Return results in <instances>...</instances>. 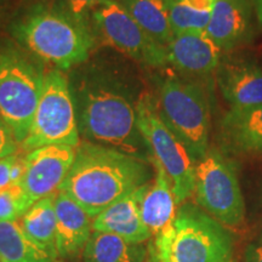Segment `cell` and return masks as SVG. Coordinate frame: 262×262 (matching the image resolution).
Masks as SVG:
<instances>
[{
	"mask_svg": "<svg viewBox=\"0 0 262 262\" xmlns=\"http://www.w3.org/2000/svg\"><path fill=\"white\" fill-rule=\"evenodd\" d=\"M68 79L80 137L152 162L137 126L136 106L141 96L136 97L133 81L112 66L97 62L78 66Z\"/></svg>",
	"mask_w": 262,
	"mask_h": 262,
	"instance_id": "obj_1",
	"label": "cell"
},
{
	"mask_svg": "<svg viewBox=\"0 0 262 262\" xmlns=\"http://www.w3.org/2000/svg\"><path fill=\"white\" fill-rule=\"evenodd\" d=\"M155 178L149 160L81 141L73 165L58 191L64 192L95 219L118 199Z\"/></svg>",
	"mask_w": 262,
	"mask_h": 262,
	"instance_id": "obj_2",
	"label": "cell"
},
{
	"mask_svg": "<svg viewBox=\"0 0 262 262\" xmlns=\"http://www.w3.org/2000/svg\"><path fill=\"white\" fill-rule=\"evenodd\" d=\"M14 40L38 60L66 71L89 60L95 45L88 21L75 17L62 4H34L9 26Z\"/></svg>",
	"mask_w": 262,
	"mask_h": 262,
	"instance_id": "obj_3",
	"label": "cell"
},
{
	"mask_svg": "<svg viewBox=\"0 0 262 262\" xmlns=\"http://www.w3.org/2000/svg\"><path fill=\"white\" fill-rule=\"evenodd\" d=\"M38 58L10 39L0 40V116L21 145L31 129L44 85Z\"/></svg>",
	"mask_w": 262,
	"mask_h": 262,
	"instance_id": "obj_4",
	"label": "cell"
},
{
	"mask_svg": "<svg viewBox=\"0 0 262 262\" xmlns=\"http://www.w3.org/2000/svg\"><path fill=\"white\" fill-rule=\"evenodd\" d=\"M233 238L228 228L201 206L185 202L179 206L169 243L148 251L147 262H231Z\"/></svg>",
	"mask_w": 262,
	"mask_h": 262,
	"instance_id": "obj_5",
	"label": "cell"
},
{
	"mask_svg": "<svg viewBox=\"0 0 262 262\" xmlns=\"http://www.w3.org/2000/svg\"><path fill=\"white\" fill-rule=\"evenodd\" d=\"M158 111L164 123L185 145L196 164L209 150L210 110L199 84L176 77L159 85Z\"/></svg>",
	"mask_w": 262,
	"mask_h": 262,
	"instance_id": "obj_6",
	"label": "cell"
},
{
	"mask_svg": "<svg viewBox=\"0 0 262 262\" xmlns=\"http://www.w3.org/2000/svg\"><path fill=\"white\" fill-rule=\"evenodd\" d=\"M77 112L68 75L55 70L45 73L40 98L27 137L21 143L25 150L50 145H80Z\"/></svg>",
	"mask_w": 262,
	"mask_h": 262,
	"instance_id": "obj_7",
	"label": "cell"
},
{
	"mask_svg": "<svg viewBox=\"0 0 262 262\" xmlns=\"http://www.w3.org/2000/svg\"><path fill=\"white\" fill-rule=\"evenodd\" d=\"M136 117L137 126L148 146L152 159L159 163L168 173L176 203L180 206L194 194V160L179 137L164 123L152 97H140Z\"/></svg>",
	"mask_w": 262,
	"mask_h": 262,
	"instance_id": "obj_8",
	"label": "cell"
},
{
	"mask_svg": "<svg viewBox=\"0 0 262 262\" xmlns=\"http://www.w3.org/2000/svg\"><path fill=\"white\" fill-rule=\"evenodd\" d=\"M194 195L196 205L226 227H237L245 219V203L237 171L217 149L195 164Z\"/></svg>",
	"mask_w": 262,
	"mask_h": 262,
	"instance_id": "obj_9",
	"label": "cell"
},
{
	"mask_svg": "<svg viewBox=\"0 0 262 262\" xmlns=\"http://www.w3.org/2000/svg\"><path fill=\"white\" fill-rule=\"evenodd\" d=\"M91 14L98 34L111 47L134 61L150 67H162L168 63L166 48L149 37L120 2L106 0Z\"/></svg>",
	"mask_w": 262,
	"mask_h": 262,
	"instance_id": "obj_10",
	"label": "cell"
},
{
	"mask_svg": "<svg viewBox=\"0 0 262 262\" xmlns=\"http://www.w3.org/2000/svg\"><path fill=\"white\" fill-rule=\"evenodd\" d=\"M75 152L77 148L68 145L29 150L25 157L26 172L21 186L32 205L60 189L73 165Z\"/></svg>",
	"mask_w": 262,
	"mask_h": 262,
	"instance_id": "obj_11",
	"label": "cell"
},
{
	"mask_svg": "<svg viewBox=\"0 0 262 262\" xmlns=\"http://www.w3.org/2000/svg\"><path fill=\"white\" fill-rule=\"evenodd\" d=\"M56 212V247L62 261L81 256L93 234L94 219L64 192L55 194Z\"/></svg>",
	"mask_w": 262,
	"mask_h": 262,
	"instance_id": "obj_12",
	"label": "cell"
},
{
	"mask_svg": "<svg viewBox=\"0 0 262 262\" xmlns=\"http://www.w3.org/2000/svg\"><path fill=\"white\" fill-rule=\"evenodd\" d=\"M168 63L183 73L210 74L220 66L221 50L205 32L173 34L166 45Z\"/></svg>",
	"mask_w": 262,
	"mask_h": 262,
	"instance_id": "obj_13",
	"label": "cell"
},
{
	"mask_svg": "<svg viewBox=\"0 0 262 262\" xmlns=\"http://www.w3.org/2000/svg\"><path fill=\"white\" fill-rule=\"evenodd\" d=\"M148 183L118 199L100 212L93 221L94 231L116 234L133 243L145 244L148 242L150 232L142 220L140 209L141 198Z\"/></svg>",
	"mask_w": 262,
	"mask_h": 262,
	"instance_id": "obj_14",
	"label": "cell"
},
{
	"mask_svg": "<svg viewBox=\"0 0 262 262\" xmlns=\"http://www.w3.org/2000/svg\"><path fill=\"white\" fill-rule=\"evenodd\" d=\"M155 178L146 186L140 209L142 220L150 232V239L172 228L178 212V203L172 183L159 163L152 159Z\"/></svg>",
	"mask_w": 262,
	"mask_h": 262,
	"instance_id": "obj_15",
	"label": "cell"
},
{
	"mask_svg": "<svg viewBox=\"0 0 262 262\" xmlns=\"http://www.w3.org/2000/svg\"><path fill=\"white\" fill-rule=\"evenodd\" d=\"M251 0H215L206 35L221 51L238 47L249 35Z\"/></svg>",
	"mask_w": 262,
	"mask_h": 262,
	"instance_id": "obj_16",
	"label": "cell"
},
{
	"mask_svg": "<svg viewBox=\"0 0 262 262\" xmlns=\"http://www.w3.org/2000/svg\"><path fill=\"white\" fill-rule=\"evenodd\" d=\"M219 86L232 107L262 104V68L250 62L219 66Z\"/></svg>",
	"mask_w": 262,
	"mask_h": 262,
	"instance_id": "obj_17",
	"label": "cell"
},
{
	"mask_svg": "<svg viewBox=\"0 0 262 262\" xmlns=\"http://www.w3.org/2000/svg\"><path fill=\"white\" fill-rule=\"evenodd\" d=\"M220 135L227 148L262 155V104L232 107L222 118Z\"/></svg>",
	"mask_w": 262,
	"mask_h": 262,
	"instance_id": "obj_18",
	"label": "cell"
},
{
	"mask_svg": "<svg viewBox=\"0 0 262 262\" xmlns=\"http://www.w3.org/2000/svg\"><path fill=\"white\" fill-rule=\"evenodd\" d=\"M148 249L116 234L94 231L85 245L81 262H147Z\"/></svg>",
	"mask_w": 262,
	"mask_h": 262,
	"instance_id": "obj_19",
	"label": "cell"
},
{
	"mask_svg": "<svg viewBox=\"0 0 262 262\" xmlns=\"http://www.w3.org/2000/svg\"><path fill=\"white\" fill-rule=\"evenodd\" d=\"M26 234L50 256L61 260L56 247L55 194L35 202L19 220ZM62 261V260H61Z\"/></svg>",
	"mask_w": 262,
	"mask_h": 262,
	"instance_id": "obj_20",
	"label": "cell"
},
{
	"mask_svg": "<svg viewBox=\"0 0 262 262\" xmlns=\"http://www.w3.org/2000/svg\"><path fill=\"white\" fill-rule=\"evenodd\" d=\"M120 4L149 37L166 48L173 37L169 0H122Z\"/></svg>",
	"mask_w": 262,
	"mask_h": 262,
	"instance_id": "obj_21",
	"label": "cell"
},
{
	"mask_svg": "<svg viewBox=\"0 0 262 262\" xmlns=\"http://www.w3.org/2000/svg\"><path fill=\"white\" fill-rule=\"evenodd\" d=\"M0 262H63L52 257L26 234L18 221L0 222Z\"/></svg>",
	"mask_w": 262,
	"mask_h": 262,
	"instance_id": "obj_22",
	"label": "cell"
},
{
	"mask_svg": "<svg viewBox=\"0 0 262 262\" xmlns=\"http://www.w3.org/2000/svg\"><path fill=\"white\" fill-rule=\"evenodd\" d=\"M215 0H169V15L173 34L205 32Z\"/></svg>",
	"mask_w": 262,
	"mask_h": 262,
	"instance_id": "obj_23",
	"label": "cell"
},
{
	"mask_svg": "<svg viewBox=\"0 0 262 262\" xmlns=\"http://www.w3.org/2000/svg\"><path fill=\"white\" fill-rule=\"evenodd\" d=\"M31 206L21 185L0 189V222L21 220Z\"/></svg>",
	"mask_w": 262,
	"mask_h": 262,
	"instance_id": "obj_24",
	"label": "cell"
},
{
	"mask_svg": "<svg viewBox=\"0 0 262 262\" xmlns=\"http://www.w3.org/2000/svg\"><path fill=\"white\" fill-rule=\"evenodd\" d=\"M19 143L16 140L15 134L2 116H0V159L17 155Z\"/></svg>",
	"mask_w": 262,
	"mask_h": 262,
	"instance_id": "obj_25",
	"label": "cell"
},
{
	"mask_svg": "<svg viewBox=\"0 0 262 262\" xmlns=\"http://www.w3.org/2000/svg\"><path fill=\"white\" fill-rule=\"evenodd\" d=\"M103 2L106 0H62L61 4L75 17L88 21V15Z\"/></svg>",
	"mask_w": 262,
	"mask_h": 262,
	"instance_id": "obj_26",
	"label": "cell"
},
{
	"mask_svg": "<svg viewBox=\"0 0 262 262\" xmlns=\"http://www.w3.org/2000/svg\"><path fill=\"white\" fill-rule=\"evenodd\" d=\"M16 158H17V155L0 159V189L11 186V168Z\"/></svg>",
	"mask_w": 262,
	"mask_h": 262,
	"instance_id": "obj_27",
	"label": "cell"
},
{
	"mask_svg": "<svg viewBox=\"0 0 262 262\" xmlns=\"http://www.w3.org/2000/svg\"><path fill=\"white\" fill-rule=\"evenodd\" d=\"M26 172L25 157L17 156L11 168V185H21Z\"/></svg>",
	"mask_w": 262,
	"mask_h": 262,
	"instance_id": "obj_28",
	"label": "cell"
},
{
	"mask_svg": "<svg viewBox=\"0 0 262 262\" xmlns=\"http://www.w3.org/2000/svg\"><path fill=\"white\" fill-rule=\"evenodd\" d=\"M247 262H262V243L250 244L245 251Z\"/></svg>",
	"mask_w": 262,
	"mask_h": 262,
	"instance_id": "obj_29",
	"label": "cell"
},
{
	"mask_svg": "<svg viewBox=\"0 0 262 262\" xmlns=\"http://www.w3.org/2000/svg\"><path fill=\"white\" fill-rule=\"evenodd\" d=\"M8 0H0V27H2L3 24L5 22L6 17H8Z\"/></svg>",
	"mask_w": 262,
	"mask_h": 262,
	"instance_id": "obj_30",
	"label": "cell"
},
{
	"mask_svg": "<svg viewBox=\"0 0 262 262\" xmlns=\"http://www.w3.org/2000/svg\"><path fill=\"white\" fill-rule=\"evenodd\" d=\"M254 4H255V10H256L258 24L262 26V0H254Z\"/></svg>",
	"mask_w": 262,
	"mask_h": 262,
	"instance_id": "obj_31",
	"label": "cell"
}]
</instances>
